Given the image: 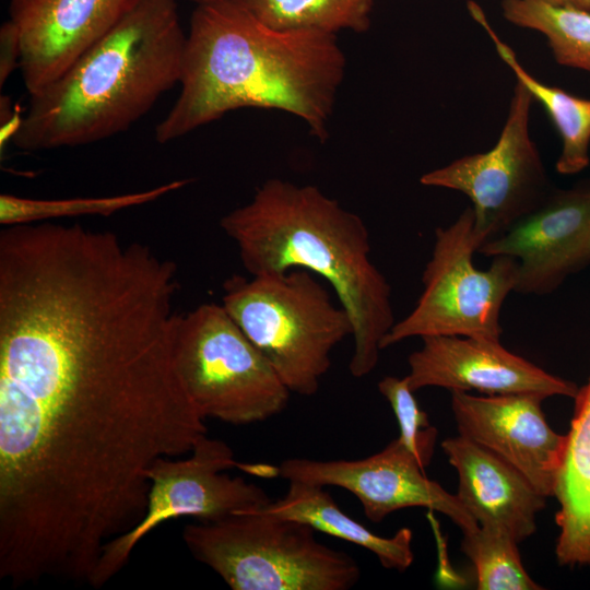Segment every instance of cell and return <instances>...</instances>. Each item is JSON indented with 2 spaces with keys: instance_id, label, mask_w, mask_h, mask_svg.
<instances>
[{
  "instance_id": "cell-1",
  "label": "cell",
  "mask_w": 590,
  "mask_h": 590,
  "mask_svg": "<svg viewBox=\"0 0 590 590\" xmlns=\"http://www.w3.org/2000/svg\"><path fill=\"white\" fill-rule=\"evenodd\" d=\"M170 329L97 290L43 297L0 323V555L91 574L144 516L149 468L206 435Z\"/></svg>"
},
{
  "instance_id": "cell-2",
  "label": "cell",
  "mask_w": 590,
  "mask_h": 590,
  "mask_svg": "<svg viewBox=\"0 0 590 590\" xmlns=\"http://www.w3.org/2000/svg\"><path fill=\"white\" fill-rule=\"evenodd\" d=\"M335 34L278 31L246 0L197 4L186 38L180 94L155 128L165 144L241 107L280 109L324 141L345 71Z\"/></svg>"
},
{
  "instance_id": "cell-3",
  "label": "cell",
  "mask_w": 590,
  "mask_h": 590,
  "mask_svg": "<svg viewBox=\"0 0 590 590\" xmlns=\"http://www.w3.org/2000/svg\"><path fill=\"white\" fill-rule=\"evenodd\" d=\"M250 275L307 270L323 279L353 326L350 371L375 369L396 323L391 286L370 259L364 221L319 188L272 178L220 222Z\"/></svg>"
},
{
  "instance_id": "cell-4",
  "label": "cell",
  "mask_w": 590,
  "mask_h": 590,
  "mask_svg": "<svg viewBox=\"0 0 590 590\" xmlns=\"http://www.w3.org/2000/svg\"><path fill=\"white\" fill-rule=\"evenodd\" d=\"M186 38L176 0H140L58 79L30 95L13 144L74 148L127 131L179 84Z\"/></svg>"
},
{
  "instance_id": "cell-5",
  "label": "cell",
  "mask_w": 590,
  "mask_h": 590,
  "mask_svg": "<svg viewBox=\"0 0 590 590\" xmlns=\"http://www.w3.org/2000/svg\"><path fill=\"white\" fill-rule=\"evenodd\" d=\"M314 273L232 275L222 306L262 353L291 392L314 396L331 367L333 349L353 326Z\"/></svg>"
},
{
  "instance_id": "cell-6",
  "label": "cell",
  "mask_w": 590,
  "mask_h": 590,
  "mask_svg": "<svg viewBox=\"0 0 590 590\" xmlns=\"http://www.w3.org/2000/svg\"><path fill=\"white\" fill-rule=\"evenodd\" d=\"M310 526L246 510L184 528L194 558L233 590H349L361 569L351 555L320 543Z\"/></svg>"
},
{
  "instance_id": "cell-7",
  "label": "cell",
  "mask_w": 590,
  "mask_h": 590,
  "mask_svg": "<svg viewBox=\"0 0 590 590\" xmlns=\"http://www.w3.org/2000/svg\"><path fill=\"white\" fill-rule=\"evenodd\" d=\"M180 382L202 418L246 425L287 405L291 391L222 304L180 314L175 339Z\"/></svg>"
},
{
  "instance_id": "cell-8",
  "label": "cell",
  "mask_w": 590,
  "mask_h": 590,
  "mask_svg": "<svg viewBox=\"0 0 590 590\" xmlns=\"http://www.w3.org/2000/svg\"><path fill=\"white\" fill-rule=\"evenodd\" d=\"M480 243L474 213L467 208L447 227L435 231L432 256L422 275L423 292L411 312L396 321L381 349L411 338L457 335L499 340L500 310L518 282V261L493 257L486 270L473 255Z\"/></svg>"
},
{
  "instance_id": "cell-9",
  "label": "cell",
  "mask_w": 590,
  "mask_h": 590,
  "mask_svg": "<svg viewBox=\"0 0 590 590\" xmlns=\"http://www.w3.org/2000/svg\"><path fill=\"white\" fill-rule=\"evenodd\" d=\"M237 465L232 448L208 435L187 458L157 459L146 472L150 492L143 518L104 545L90 586L101 588L108 582L139 542L166 521L180 517L216 521L268 504L271 499L260 486L224 472Z\"/></svg>"
},
{
  "instance_id": "cell-10",
  "label": "cell",
  "mask_w": 590,
  "mask_h": 590,
  "mask_svg": "<svg viewBox=\"0 0 590 590\" xmlns=\"http://www.w3.org/2000/svg\"><path fill=\"white\" fill-rule=\"evenodd\" d=\"M533 101L517 82L506 121L491 150L462 156L420 178L424 186L456 190L470 199L480 247L539 208L552 193L530 135Z\"/></svg>"
},
{
  "instance_id": "cell-11",
  "label": "cell",
  "mask_w": 590,
  "mask_h": 590,
  "mask_svg": "<svg viewBox=\"0 0 590 590\" xmlns=\"http://www.w3.org/2000/svg\"><path fill=\"white\" fill-rule=\"evenodd\" d=\"M276 474L288 482L344 488L359 500L373 522L400 509L423 507L444 514L462 533L479 527L457 495L429 480L397 438L381 451L358 460L286 459L276 467Z\"/></svg>"
},
{
  "instance_id": "cell-12",
  "label": "cell",
  "mask_w": 590,
  "mask_h": 590,
  "mask_svg": "<svg viewBox=\"0 0 590 590\" xmlns=\"http://www.w3.org/2000/svg\"><path fill=\"white\" fill-rule=\"evenodd\" d=\"M477 252L518 261L515 292L552 293L565 278L590 263V185L552 192Z\"/></svg>"
},
{
  "instance_id": "cell-13",
  "label": "cell",
  "mask_w": 590,
  "mask_h": 590,
  "mask_svg": "<svg viewBox=\"0 0 590 590\" xmlns=\"http://www.w3.org/2000/svg\"><path fill=\"white\" fill-rule=\"evenodd\" d=\"M535 393L475 396L451 391L459 435L486 448L520 472L546 498L554 496L566 435L556 433Z\"/></svg>"
},
{
  "instance_id": "cell-14",
  "label": "cell",
  "mask_w": 590,
  "mask_h": 590,
  "mask_svg": "<svg viewBox=\"0 0 590 590\" xmlns=\"http://www.w3.org/2000/svg\"><path fill=\"white\" fill-rule=\"evenodd\" d=\"M408 358L412 391L439 387L485 396L535 393L575 398L579 387L552 375L487 338L430 335Z\"/></svg>"
},
{
  "instance_id": "cell-15",
  "label": "cell",
  "mask_w": 590,
  "mask_h": 590,
  "mask_svg": "<svg viewBox=\"0 0 590 590\" xmlns=\"http://www.w3.org/2000/svg\"><path fill=\"white\" fill-rule=\"evenodd\" d=\"M140 0H10L21 44L19 69L30 95L58 79Z\"/></svg>"
},
{
  "instance_id": "cell-16",
  "label": "cell",
  "mask_w": 590,
  "mask_h": 590,
  "mask_svg": "<svg viewBox=\"0 0 590 590\" xmlns=\"http://www.w3.org/2000/svg\"><path fill=\"white\" fill-rule=\"evenodd\" d=\"M440 446L458 473L456 495L480 527L500 531L518 544L534 533L546 497L520 472L461 435Z\"/></svg>"
},
{
  "instance_id": "cell-17",
  "label": "cell",
  "mask_w": 590,
  "mask_h": 590,
  "mask_svg": "<svg viewBox=\"0 0 590 590\" xmlns=\"http://www.w3.org/2000/svg\"><path fill=\"white\" fill-rule=\"evenodd\" d=\"M557 474L555 554L559 565L590 569V378L579 387Z\"/></svg>"
},
{
  "instance_id": "cell-18",
  "label": "cell",
  "mask_w": 590,
  "mask_h": 590,
  "mask_svg": "<svg viewBox=\"0 0 590 590\" xmlns=\"http://www.w3.org/2000/svg\"><path fill=\"white\" fill-rule=\"evenodd\" d=\"M288 483L282 498L250 510L296 520L316 531L362 546L375 554L384 568L404 571L412 565L411 529L401 528L390 538L377 535L343 512L323 486L299 481Z\"/></svg>"
},
{
  "instance_id": "cell-19",
  "label": "cell",
  "mask_w": 590,
  "mask_h": 590,
  "mask_svg": "<svg viewBox=\"0 0 590 590\" xmlns=\"http://www.w3.org/2000/svg\"><path fill=\"white\" fill-rule=\"evenodd\" d=\"M470 15L492 39L500 59L509 67L517 82L521 83L548 114L562 139V151L556 170L574 175L583 170L590 162V99L538 80L518 60L509 45L502 40L488 22L485 12L474 0L467 3Z\"/></svg>"
},
{
  "instance_id": "cell-20",
  "label": "cell",
  "mask_w": 590,
  "mask_h": 590,
  "mask_svg": "<svg viewBox=\"0 0 590 590\" xmlns=\"http://www.w3.org/2000/svg\"><path fill=\"white\" fill-rule=\"evenodd\" d=\"M511 24L543 34L557 63L590 73V11L543 0H502Z\"/></svg>"
},
{
  "instance_id": "cell-21",
  "label": "cell",
  "mask_w": 590,
  "mask_h": 590,
  "mask_svg": "<svg viewBox=\"0 0 590 590\" xmlns=\"http://www.w3.org/2000/svg\"><path fill=\"white\" fill-rule=\"evenodd\" d=\"M189 181V179H177L146 190L106 197L35 199L2 193L0 194V224L12 226L63 217L110 216L119 211L155 201L185 187Z\"/></svg>"
},
{
  "instance_id": "cell-22",
  "label": "cell",
  "mask_w": 590,
  "mask_h": 590,
  "mask_svg": "<svg viewBox=\"0 0 590 590\" xmlns=\"http://www.w3.org/2000/svg\"><path fill=\"white\" fill-rule=\"evenodd\" d=\"M255 15L278 31L366 32L373 0H246Z\"/></svg>"
},
{
  "instance_id": "cell-23",
  "label": "cell",
  "mask_w": 590,
  "mask_h": 590,
  "mask_svg": "<svg viewBox=\"0 0 590 590\" xmlns=\"http://www.w3.org/2000/svg\"><path fill=\"white\" fill-rule=\"evenodd\" d=\"M462 534L461 550L473 564L477 589H542L524 569L512 538L480 526Z\"/></svg>"
},
{
  "instance_id": "cell-24",
  "label": "cell",
  "mask_w": 590,
  "mask_h": 590,
  "mask_svg": "<svg viewBox=\"0 0 590 590\" xmlns=\"http://www.w3.org/2000/svg\"><path fill=\"white\" fill-rule=\"evenodd\" d=\"M378 390L396 415L400 429L397 439L425 469L434 455L437 429L420 408L405 377L386 376L378 382Z\"/></svg>"
},
{
  "instance_id": "cell-25",
  "label": "cell",
  "mask_w": 590,
  "mask_h": 590,
  "mask_svg": "<svg viewBox=\"0 0 590 590\" xmlns=\"http://www.w3.org/2000/svg\"><path fill=\"white\" fill-rule=\"evenodd\" d=\"M21 44L15 25L5 21L0 28V86H3L13 70L20 66Z\"/></svg>"
},
{
  "instance_id": "cell-26",
  "label": "cell",
  "mask_w": 590,
  "mask_h": 590,
  "mask_svg": "<svg viewBox=\"0 0 590 590\" xmlns=\"http://www.w3.org/2000/svg\"><path fill=\"white\" fill-rule=\"evenodd\" d=\"M559 5H570L590 11V0H543Z\"/></svg>"
},
{
  "instance_id": "cell-27",
  "label": "cell",
  "mask_w": 590,
  "mask_h": 590,
  "mask_svg": "<svg viewBox=\"0 0 590 590\" xmlns=\"http://www.w3.org/2000/svg\"><path fill=\"white\" fill-rule=\"evenodd\" d=\"M191 1L194 2L196 4H201V3L209 2L211 0H191Z\"/></svg>"
}]
</instances>
